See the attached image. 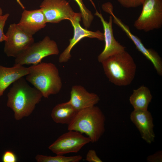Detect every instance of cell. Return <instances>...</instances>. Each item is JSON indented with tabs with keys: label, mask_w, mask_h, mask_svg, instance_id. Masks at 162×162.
<instances>
[{
	"label": "cell",
	"mask_w": 162,
	"mask_h": 162,
	"mask_svg": "<svg viewBox=\"0 0 162 162\" xmlns=\"http://www.w3.org/2000/svg\"><path fill=\"white\" fill-rule=\"evenodd\" d=\"M7 96V106L14 111L17 120L29 116L43 97L40 91L30 86L23 77L13 83Z\"/></svg>",
	"instance_id": "cell-1"
},
{
	"label": "cell",
	"mask_w": 162,
	"mask_h": 162,
	"mask_svg": "<svg viewBox=\"0 0 162 162\" xmlns=\"http://www.w3.org/2000/svg\"><path fill=\"white\" fill-rule=\"evenodd\" d=\"M29 68L26 80L40 91L45 98L58 93L62 82L57 68L51 63L40 62Z\"/></svg>",
	"instance_id": "cell-2"
},
{
	"label": "cell",
	"mask_w": 162,
	"mask_h": 162,
	"mask_svg": "<svg viewBox=\"0 0 162 162\" xmlns=\"http://www.w3.org/2000/svg\"><path fill=\"white\" fill-rule=\"evenodd\" d=\"M106 118L101 109L95 106L78 111L68 124V130L84 133L91 142H97L105 131Z\"/></svg>",
	"instance_id": "cell-3"
},
{
	"label": "cell",
	"mask_w": 162,
	"mask_h": 162,
	"mask_svg": "<svg viewBox=\"0 0 162 162\" xmlns=\"http://www.w3.org/2000/svg\"><path fill=\"white\" fill-rule=\"evenodd\" d=\"M101 63L106 76L116 86L129 85L135 77L136 64L131 56L125 50L109 57Z\"/></svg>",
	"instance_id": "cell-4"
},
{
	"label": "cell",
	"mask_w": 162,
	"mask_h": 162,
	"mask_svg": "<svg viewBox=\"0 0 162 162\" xmlns=\"http://www.w3.org/2000/svg\"><path fill=\"white\" fill-rule=\"evenodd\" d=\"M59 50L56 43L48 36L42 40L33 43L15 58V64L35 65L47 56L58 55Z\"/></svg>",
	"instance_id": "cell-5"
},
{
	"label": "cell",
	"mask_w": 162,
	"mask_h": 162,
	"mask_svg": "<svg viewBox=\"0 0 162 162\" xmlns=\"http://www.w3.org/2000/svg\"><path fill=\"white\" fill-rule=\"evenodd\" d=\"M141 14L135 21L137 30L148 32L161 28L162 0H144Z\"/></svg>",
	"instance_id": "cell-6"
},
{
	"label": "cell",
	"mask_w": 162,
	"mask_h": 162,
	"mask_svg": "<svg viewBox=\"0 0 162 162\" xmlns=\"http://www.w3.org/2000/svg\"><path fill=\"white\" fill-rule=\"evenodd\" d=\"M90 142L91 140L88 137L78 131L69 130L60 136L48 148L56 155H64L77 153Z\"/></svg>",
	"instance_id": "cell-7"
},
{
	"label": "cell",
	"mask_w": 162,
	"mask_h": 162,
	"mask_svg": "<svg viewBox=\"0 0 162 162\" xmlns=\"http://www.w3.org/2000/svg\"><path fill=\"white\" fill-rule=\"evenodd\" d=\"M5 34L4 52L8 57L15 58L34 42L33 36L24 32L15 23L9 25Z\"/></svg>",
	"instance_id": "cell-8"
},
{
	"label": "cell",
	"mask_w": 162,
	"mask_h": 162,
	"mask_svg": "<svg viewBox=\"0 0 162 162\" xmlns=\"http://www.w3.org/2000/svg\"><path fill=\"white\" fill-rule=\"evenodd\" d=\"M40 8L47 23H57L64 20L70 21L79 13L73 11L66 0H43Z\"/></svg>",
	"instance_id": "cell-9"
},
{
	"label": "cell",
	"mask_w": 162,
	"mask_h": 162,
	"mask_svg": "<svg viewBox=\"0 0 162 162\" xmlns=\"http://www.w3.org/2000/svg\"><path fill=\"white\" fill-rule=\"evenodd\" d=\"M81 18V14L80 13H79L77 15L70 20L74 28V36L69 40L68 45L60 55L58 61L60 63H65L68 61L71 56L70 52L72 49L82 38L88 37L104 40L103 33L99 30L93 32L82 28L80 24Z\"/></svg>",
	"instance_id": "cell-10"
},
{
	"label": "cell",
	"mask_w": 162,
	"mask_h": 162,
	"mask_svg": "<svg viewBox=\"0 0 162 162\" xmlns=\"http://www.w3.org/2000/svg\"><path fill=\"white\" fill-rule=\"evenodd\" d=\"M94 15L100 19L104 30V47L98 57V62L101 63L109 57L125 50V47L116 41L114 37L112 26V16L111 15L110 16L108 22L104 20L102 14L97 10Z\"/></svg>",
	"instance_id": "cell-11"
},
{
	"label": "cell",
	"mask_w": 162,
	"mask_h": 162,
	"mask_svg": "<svg viewBox=\"0 0 162 162\" xmlns=\"http://www.w3.org/2000/svg\"><path fill=\"white\" fill-rule=\"evenodd\" d=\"M110 14L112 17L113 22L125 32L133 42L137 49L152 63L158 74L161 76L162 61L158 53L153 50L146 48L140 38L131 33L127 25L115 16L113 12H111Z\"/></svg>",
	"instance_id": "cell-12"
},
{
	"label": "cell",
	"mask_w": 162,
	"mask_h": 162,
	"mask_svg": "<svg viewBox=\"0 0 162 162\" xmlns=\"http://www.w3.org/2000/svg\"><path fill=\"white\" fill-rule=\"evenodd\" d=\"M47 23L45 16L40 8L32 10L24 9L18 27L26 34L33 36L45 27Z\"/></svg>",
	"instance_id": "cell-13"
},
{
	"label": "cell",
	"mask_w": 162,
	"mask_h": 162,
	"mask_svg": "<svg viewBox=\"0 0 162 162\" xmlns=\"http://www.w3.org/2000/svg\"><path fill=\"white\" fill-rule=\"evenodd\" d=\"M130 119L140 132L143 140L149 144L154 141L155 136L154 124L150 112L148 110H134L130 114Z\"/></svg>",
	"instance_id": "cell-14"
},
{
	"label": "cell",
	"mask_w": 162,
	"mask_h": 162,
	"mask_svg": "<svg viewBox=\"0 0 162 162\" xmlns=\"http://www.w3.org/2000/svg\"><path fill=\"white\" fill-rule=\"evenodd\" d=\"M70 98L68 102L77 111L95 106L100 99L97 94L89 92L80 85L72 86Z\"/></svg>",
	"instance_id": "cell-15"
},
{
	"label": "cell",
	"mask_w": 162,
	"mask_h": 162,
	"mask_svg": "<svg viewBox=\"0 0 162 162\" xmlns=\"http://www.w3.org/2000/svg\"><path fill=\"white\" fill-rule=\"evenodd\" d=\"M28 68L14 64L11 67L0 65V97L11 84L20 78L26 76L29 73Z\"/></svg>",
	"instance_id": "cell-16"
},
{
	"label": "cell",
	"mask_w": 162,
	"mask_h": 162,
	"mask_svg": "<svg viewBox=\"0 0 162 162\" xmlns=\"http://www.w3.org/2000/svg\"><path fill=\"white\" fill-rule=\"evenodd\" d=\"M77 111L67 101L56 105L52 111L51 116L55 122L68 125L73 119Z\"/></svg>",
	"instance_id": "cell-17"
},
{
	"label": "cell",
	"mask_w": 162,
	"mask_h": 162,
	"mask_svg": "<svg viewBox=\"0 0 162 162\" xmlns=\"http://www.w3.org/2000/svg\"><path fill=\"white\" fill-rule=\"evenodd\" d=\"M152 96L149 89L144 86L133 90L129 101L134 110H147L151 102Z\"/></svg>",
	"instance_id": "cell-18"
},
{
	"label": "cell",
	"mask_w": 162,
	"mask_h": 162,
	"mask_svg": "<svg viewBox=\"0 0 162 162\" xmlns=\"http://www.w3.org/2000/svg\"><path fill=\"white\" fill-rule=\"evenodd\" d=\"M82 159L80 155L67 157L63 155L52 156L38 154L35 157L38 162H79Z\"/></svg>",
	"instance_id": "cell-19"
},
{
	"label": "cell",
	"mask_w": 162,
	"mask_h": 162,
	"mask_svg": "<svg viewBox=\"0 0 162 162\" xmlns=\"http://www.w3.org/2000/svg\"><path fill=\"white\" fill-rule=\"evenodd\" d=\"M74 0L80 8L84 27L86 29L89 28L94 19V16L92 12L86 7L82 0Z\"/></svg>",
	"instance_id": "cell-20"
},
{
	"label": "cell",
	"mask_w": 162,
	"mask_h": 162,
	"mask_svg": "<svg viewBox=\"0 0 162 162\" xmlns=\"http://www.w3.org/2000/svg\"><path fill=\"white\" fill-rule=\"evenodd\" d=\"M122 6L126 8H136L142 5L144 0H117Z\"/></svg>",
	"instance_id": "cell-21"
},
{
	"label": "cell",
	"mask_w": 162,
	"mask_h": 162,
	"mask_svg": "<svg viewBox=\"0 0 162 162\" xmlns=\"http://www.w3.org/2000/svg\"><path fill=\"white\" fill-rule=\"evenodd\" d=\"M9 16V13H6L0 17V43L7 40V37L4 33V29Z\"/></svg>",
	"instance_id": "cell-22"
},
{
	"label": "cell",
	"mask_w": 162,
	"mask_h": 162,
	"mask_svg": "<svg viewBox=\"0 0 162 162\" xmlns=\"http://www.w3.org/2000/svg\"><path fill=\"white\" fill-rule=\"evenodd\" d=\"M2 160L3 162H16L17 161V158L14 152L8 150L4 153Z\"/></svg>",
	"instance_id": "cell-23"
},
{
	"label": "cell",
	"mask_w": 162,
	"mask_h": 162,
	"mask_svg": "<svg viewBox=\"0 0 162 162\" xmlns=\"http://www.w3.org/2000/svg\"><path fill=\"white\" fill-rule=\"evenodd\" d=\"M85 160L88 162H102L98 156L96 151L93 149L89 150L87 153Z\"/></svg>",
	"instance_id": "cell-24"
},
{
	"label": "cell",
	"mask_w": 162,
	"mask_h": 162,
	"mask_svg": "<svg viewBox=\"0 0 162 162\" xmlns=\"http://www.w3.org/2000/svg\"><path fill=\"white\" fill-rule=\"evenodd\" d=\"M147 160L148 162H162V151H159L147 157Z\"/></svg>",
	"instance_id": "cell-25"
},
{
	"label": "cell",
	"mask_w": 162,
	"mask_h": 162,
	"mask_svg": "<svg viewBox=\"0 0 162 162\" xmlns=\"http://www.w3.org/2000/svg\"><path fill=\"white\" fill-rule=\"evenodd\" d=\"M16 0L22 9H24V10L25 9V7H24V5L21 2L20 0Z\"/></svg>",
	"instance_id": "cell-26"
},
{
	"label": "cell",
	"mask_w": 162,
	"mask_h": 162,
	"mask_svg": "<svg viewBox=\"0 0 162 162\" xmlns=\"http://www.w3.org/2000/svg\"><path fill=\"white\" fill-rule=\"evenodd\" d=\"M3 15L2 10L1 8L0 7V17Z\"/></svg>",
	"instance_id": "cell-27"
}]
</instances>
